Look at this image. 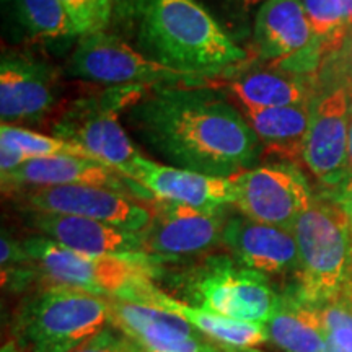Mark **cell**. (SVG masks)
I'll return each mask as SVG.
<instances>
[{"label":"cell","mask_w":352,"mask_h":352,"mask_svg":"<svg viewBox=\"0 0 352 352\" xmlns=\"http://www.w3.org/2000/svg\"><path fill=\"white\" fill-rule=\"evenodd\" d=\"M222 246L239 261L264 276L296 274L298 267L297 240L292 230L233 215L226 222Z\"/></svg>","instance_id":"17"},{"label":"cell","mask_w":352,"mask_h":352,"mask_svg":"<svg viewBox=\"0 0 352 352\" xmlns=\"http://www.w3.org/2000/svg\"><path fill=\"white\" fill-rule=\"evenodd\" d=\"M347 39V52H346V60H347V80H349V88L352 91V28L349 30V36Z\"/></svg>","instance_id":"31"},{"label":"cell","mask_w":352,"mask_h":352,"mask_svg":"<svg viewBox=\"0 0 352 352\" xmlns=\"http://www.w3.org/2000/svg\"><path fill=\"white\" fill-rule=\"evenodd\" d=\"M307 16L314 28L315 43L324 54L342 46L349 34L342 0H302Z\"/></svg>","instance_id":"24"},{"label":"cell","mask_w":352,"mask_h":352,"mask_svg":"<svg viewBox=\"0 0 352 352\" xmlns=\"http://www.w3.org/2000/svg\"><path fill=\"white\" fill-rule=\"evenodd\" d=\"M127 178L139 183L153 199L175 202L202 210L227 209L235 204L236 191L232 178H220L197 171L162 165L138 157Z\"/></svg>","instance_id":"16"},{"label":"cell","mask_w":352,"mask_h":352,"mask_svg":"<svg viewBox=\"0 0 352 352\" xmlns=\"http://www.w3.org/2000/svg\"><path fill=\"white\" fill-rule=\"evenodd\" d=\"M126 120L140 144L178 168L232 178L263 155L240 109L208 87L148 88Z\"/></svg>","instance_id":"1"},{"label":"cell","mask_w":352,"mask_h":352,"mask_svg":"<svg viewBox=\"0 0 352 352\" xmlns=\"http://www.w3.org/2000/svg\"><path fill=\"white\" fill-rule=\"evenodd\" d=\"M109 297L47 284L16 311L15 340L26 352H72L109 321Z\"/></svg>","instance_id":"3"},{"label":"cell","mask_w":352,"mask_h":352,"mask_svg":"<svg viewBox=\"0 0 352 352\" xmlns=\"http://www.w3.org/2000/svg\"><path fill=\"white\" fill-rule=\"evenodd\" d=\"M264 328L267 341L284 352H324L328 346L318 308L302 300L296 290L280 294L274 314Z\"/></svg>","instance_id":"22"},{"label":"cell","mask_w":352,"mask_h":352,"mask_svg":"<svg viewBox=\"0 0 352 352\" xmlns=\"http://www.w3.org/2000/svg\"><path fill=\"white\" fill-rule=\"evenodd\" d=\"M212 352H261V351H256L254 347L253 349H239V347H226V346L212 344Z\"/></svg>","instance_id":"33"},{"label":"cell","mask_w":352,"mask_h":352,"mask_svg":"<svg viewBox=\"0 0 352 352\" xmlns=\"http://www.w3.org/2000/svg\"><path fill=\"white\" fill-rule=\"evenodd\" d=\"M297 296L310 305H321L349 283L352 261V222L338 202L314 199L298 217Z\"/></svg>","instance_id":"4"},{"label":"cell","mask_w":352,"mask_h":352,"mask_svg":"<svg viewBox=\"0 0 352 352\" xmlns=\"http://www.w3.org/2000/svg\"><path fill=\"white\" fill-rule=\"evenodd\" d=\"M311 107L314 103L261 109L241 108V114L258 135L263 152L296 164L303 160Z\"/></svg>","instance_id":"21"},{"label":"cell","mask_w":352,"mask_h":352,"mask_svg":"<svg viewBox=\"0 0 352 352\" xmlns=\"http://www.w3.org/2000/svg\"><path fill=\"white\" fill-rule=\"evenodd\" d=\"M113 16L145 57L189 76L212 82L250 59L196 0H114Z\"/></svg>","instance_id":"2"},{"label":"cell","mask_w":352,"mask_h":352,"mask_svg":"<svg viewBox=\"0 0 352 352\" xmlns=\"http://www.w3.org/2000/svg\"><path fill=\"white\" fill-rule=\"evenodd\" d=\"M109 321L142 352H212L186 320L173 311L109 297Z\"/></svg>","instance_id":"15"},{"label":"cell","mask_w":352,"mask_h":352,"mask_svg":"<svg viewBox=\"0 0 352 352\" xmlns=\"http://www.w3.org/2000/svg\"><path fill=\"white\" fill-rule=\"evenodd\" d=\"M347 168H349L347 182H351L352 179V114H351V126H349V160H347Z\"/></svg>","instance_id":"34"},{"label":"cell","mask_w":352,"mask_h":352,"mask_svg":"<svg viewBox=\"0 0 352 352\" xmlns=\"http://www.w3.org/2000/svg\"><path fill=\"white\" fill-rule=\"evenodd\" d=\"M69 76L107 87H208L209 80L170 69L145 57L126 39L107 32L78 39Z\"/></svg>","instance_id":"8"},{"label":"cell","mask_w":352,"mask_h":352,"mask_svg":"<svg viewBox=\"0 0 352 352\" xmlns=\"http://www.w3.org/2000/svg\"><path fill=\"white\" fill-rule=\"evenodd\" d=\"M87 184L127 192L139 199L151 202L153 197L148 191L127 178L116 168L88 157L54 155L30 158L19 168L2 175V189L6 195H15L23 189Z\"/></svg>","instance_id":"14"},{"label":"cell","mask_w":352,"mask_h":352,"mask_svg":"<svg viewBox=\"0 0 352 352\" xmlns=\"http://www.w3.org/2000/svg\"><path fill=\"white\" fill-rule=\"evenodd\" d=\"M30 263L47 284L67 285L103 297H120L145 280H153L160 267L147 254L98 256L78 253L43 235L21 240Z\"/></svg>","instance_id":"5"},{"label":"cell","mask_w":352,"mask_h":352,"mask_svg":"<svg viewBox=\"0 0 352 352\" xmlns=\"http://www.w3.org/2000/svg\"><path fill=\"white\" fill-rule=\"evenodd\" d=\"M13 197L25 212L76 215L131 232H142L152 215L147 201L116 189L87 184L23 189Z\"/></svg>","instance_id":"10"},{"label":"cell","mask_w":352,"mask_h":352,"mask_svg":"<svg viewBox=\"0 0 352 352\" xmlns=\"http://www.w3.org/2000/svg\"><path fill=\"white\" fill-rule=\"evenodd\" d=\"M227 90L241 108H280L314 103L311 76L290 70H253L227 82Z\"/></svg>","instance_id":"20"},{"label":"cell","mask_w":352,"mask_h":352,"mask_svg":"<svg viewBox=\"0 0 352 352\" xmlns=\"http://www.w3.org/2000/svg\"><path fill=\"white\" fill-rule=\"evenodd\" d=\"M349 283L352 284V261H351V277H349Z\"/></svg>","instance_id":"36"},{"label":"cell","mask_w":352,"mask_h":352,"mask_svg":"<svg viewBox=\"0 0 352 352\" xmlns=\"http://www.w3.org/2000/svg\"><path fill=\"white\" fill-rule=\"evenodd\" d=\"M151 220L140 232L144 254L155 266L204 256L222 245L226 209L202 210L175 202L152 199Z\"/></svg>","instance_id":"9"},{"label":"cell","mask_w":352,"mask_h":352,"mask_svg":"<svg viewBox=\"0 0 352 352\" xmlns=\"http://www.w3.org/2000/svg\"><path fill=\"white\" fill-rule=\"evenodd\" d=\"M147 90L145 87H108L70 101L52 122V135L85 148L96 160L127 176L140 153L120 121V111H126Z\"/></svg>","instance_id":"6"},{"label":"cell","mask_w":352,"mask_h":352,"mask_svg":"<svg viewBox=\"0 0 352 352\" xmlns=\"http://www.w3.org/2000/svg\"><path fill=\"white\" fill-rule=\"evenodd\" d=\"M0 142H7L12 147H15L25 157V160L54 155H77L95 158L85 148L78 147L76 144L56 138V135L39 134L36 131H30L21 126L2 124V127H0Z\"/></svg>","instance_id":"25"},{"label":"cell","mask_w":352,"mask_h":352,"mask_svg":"<svg viewBox=\"0 0 352 352\" xmlns=\"http://www.w3.org/2000/svg\"><path fill=\"white\" fill-rule=\"evenodd\" d=\"M351 94L347 85L338 87L314 101L311 107L303 164L329 189H341L349 176Z\"/></svg>","instance_id":"12"},{"label":"cell","mask_w":352,"mask_h":352,"mask_svg":"<svg viewBox=\"0 0 352 352\" xmlns=\"http://www.w3.org/2000/svg\"><path fill=\"white\" fill-rule=\"evenodd\" d=\"M252 2H256V0H252Z\"/></svg>","instance_id":"37"},{"label":"cell","mask_w":352,"mask_h":352,"mask_svg":"<svg viewBox=\"0 0 352 352\" xmlns=\"http://www.w3.org/2000/svg\"><path fill=\"white\" fill-rule=\"evenodd\" d=\"M336 202L338 206H340V208L347 214V217H349L352 222V179L351 182H347L341 189H338Z\"/></svg>","instance_id":"30"},{"label":"cell","mask_w":352,"mask_h":352,"mask_svg":"<svg viewBox=\"0 0 352 352\" xmlns=\"http://www.w3.org/2000/svg\"><path fill=\"white\" fill-rule=\"evenodd\" d=\"M59 70L28 52H3L0 63L2 124L39 122L56 108Z\"/></svg>","instance_id":"13"},{"label":"cell","mask_w":352,"mask_h":352,"mask_svg":"<svg viewBox=\"0 0 352 352\" xmlns=\"http://www.w3.org/2000/svg\"><path fill=\"white\" fill-rule=\"evenodd\" d=\"M183 292L189 305L261 327L280 298L267 276L241 266L232 254L206 256L184 276Z\"/></svg>","instance_id":"7"},{"label":"cell","mask_w":352,"mask_h":352,"mask_svg":"<svg viewBox=\"0 0 352 352\" xmlns=\"http://www.w3.org/2000/svg\"><path fill=\"white\" fill-rule=\"evenodd\" d=\"M0 352H26V351L19 344V341L10 340L2 346V351H0Z\"/></svg>","instance_id":"32"},{"label":"cell","mask_w":352,"mask_h":352,"mask_svg":"<svg viewBox=\"0 0 352 352\" xmlns=\"http://www.w3.org/2000/svg\"><path fill=\"white\" fill-rule=\"evenodd\" d=\"M342 7H344L347 25H349V28H352V0H342Z\"/></svg>","instance_id":"35"},{"label":"cell","mask_w":352,"mask_h":352,"mask_svg":"<svg viewBox=\"0 0 352 352\" xmlns=\"http://www.w3.org/2000/svg\"><path fill=\"white\" fill-rule=\"evenodd\" d=\"M0 248H2V258H0V263H2V274L30 264L28 254L25 252L23 243H21L20 240L13 239L12 233H8L7 230L2 232Z\"/></svg>","instance_id":"29"},{"label":"cell","mask_w":352,"mask_h":352,"mask_svg":"<svg viewBox=\"0 0 352 352\" xmlns=\"http://www.w3.org/2000/svg\"><path fill=\"white\" fill-rule=\"evenodd\" d=\"M256 54L274 64L300 56L315 44L302 0H263L254 16Z\"/></svg>","instance_id":"19"},{"label":"cell","mask_w":352,"mask_h":352,"mask_svg":"<svg viewBox=\"0 0 352 352\" xmlns=\"http://www.w3.org/2000/svg\"><path fill=\"white\" fill-rule=\"evenodd\" d=\"M316 308L327 329L328 341L342 351L352 352V284L347 283L338 296Z\"/></svg>","instance_id":"26"},{"label":"cell","mask_w":352,"mask_h":352,"mask_svg":"<svg viewBox=\"0 0 352 352\" xmlns=\"http://www.w3.org/2000/svg\"><path fill=\"white\" fill-rule=\"evenodd\" d=\"M76 36L101 33L113 20L114 0H59Z\"/></svg>","instance_id":"27"},{"label":"cell","mask_w":352,"mask_h":352,"mask_svg":"<svg viewBox=\"0 0 352 352\" xmlns=\"http://www.w3.org/2000/svg\"><path fill=\"white\" fill-rule=\"evenodd\" d=\"M235 208L245 217L294 232L314 202L305 176L294 165L254 166L232 176Z\"/></svg>","instance_id":"11"},{"label":"cell","mask_w":352,"mask_h":352,"mask_svg":"<svg viewBox=\"0 0 352 352\" xmlns=\"http://www.w3.org/2000/svg\"><path fill=\"white\" fill-rule=\"evenodd\" d=\"M72 352H142L138 346L122 333H114L109 328H103L94 338L83 342Z\"/></svg>","instance_id":"28"},{"label":"cell","mask_w":352,"mask_h":352,"mask_svg":"<svg viewBox=\"0 0 352 352\" xmlns=\"http://www.w3.org/2000/svg\"><path fill=\"white\" fill-rule=\"evenodd\" d=\"M26 223L56 243L78 253L98 256H132L144 254L140 232L76 215L25 212Z\"/></svg>","instance_id":"18"},{"label":"cell","mask_w":352,"mask_h":352,"mask_svg":"<svg viewBox=\"0 0 352 352\" xmlns=\"http://www.w3.org/2000/svg\"><path fill=\"white\" fill-rule=\"evenodd\" d=\"M3 15L21 41L38 43L76 36L59 0H2Z\"/></svg>","instance_id":"23"}]
</instances>
